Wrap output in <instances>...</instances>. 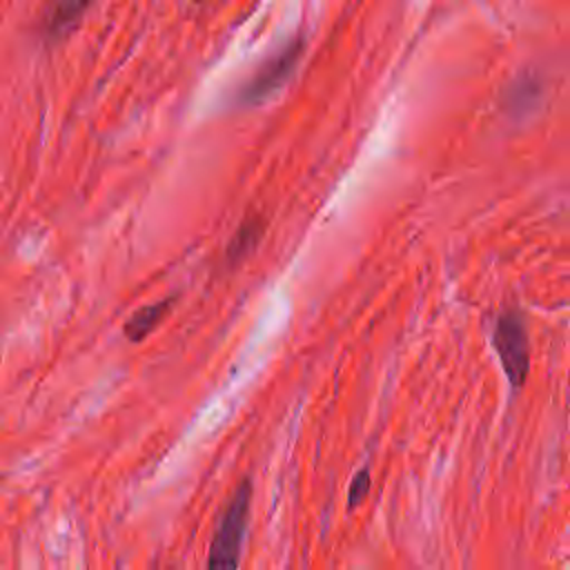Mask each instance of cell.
Masks as SVG:
<instances>
[{"label": "cell", "mask_w": 570, "mask_h": 570, "mask_svg": "<svg viewBox=\"0 0 570 570\" xmlns=\"http://www.w3.org/2000/svg\"><path fill=\"white\" fill-rule=\"evenodd\" d=\"M249 497H252V485L249 481H243L220 514V521L216 525V532L209 546L207 566L212 568L238 566L240 546L247 528V514H249Z\"/></svg>", "instance_id": "cell-1"}, {"label": "cell", "mask_w": 570, "mask_h": 570, "mask_svg": "<svg viewBox=\"0 0 570 570\" xmlns=\"http://www.w3.org/2000/svg\"><path fill=\"white\" fill-rule=\"evenodd\" d=\"M303 53V42L296 38L287 42L278 53H274L267 62H263L256 73L243 85L238 91V102L243 105H258L274 96L292 76Z\"/></svg>", "instance_id": "cell-2"}, {"label": "cell", "mask_w": 570, "mask_h": 570, "mask_svg": "<svg viewBox=\"0 0 570 570\" xmlns=\"http://www.w3.org/2000/svg\"><path fill=\"white\" fill-rule=\"evenodd\" d=\"M494 347L499 352L501 365L512 385L525 381L530 358H528V334L523 321L517 312H508L497 321L494 327Z\"/></svg>", "instance_id": "cell-3"}, {"label": "cell", "mask_w": 570, "mask_h": 570, "mask_svg": "<svg viewBox=\"0 0 570 570\" xmlns=\"http://www.w3.org/2000/svg\"><path fill=\"white\" fill-rule=\"evenodd\" d=\"M94 0H53L47 18H45V31L49 38L60 40L65 38L76 24L78 20L85 16V11L89 9Z\"/></svg>", "instance_id": "cell-4"}, {"label": "cell", "mask_w": 570, "mask_h": 570, "mask_svg": "<svg viewBox=\"0 0 570 570\" xmlns=\"http://www.w3.org/2000/svg\"><path fill=\"white\" fill-rule=\"evenodd\" d=\"M169 307H171V298H163L158 303H149V305L140 307L125 323V336L129 341H142L151 330L158 327V323L169 312Z\"/></svg>", "instance_id": "cell-5"}, {"label": "cell", "mask_w": 570, "mask_h": 570, "mask_svg": "<svg viewBox=\"0 0 570 570\" xmlns=\"http://www.w3.org/2000/svg\"><path fill=\"white\" fill-rule=\"evenodd\" d=\"M261 223H258V218H249V220H245L240 227H238V232H236V236L232 238V243L227 245V258H229V263H236V261H240V258H245L254 247H256V243H258V238H261Z\"/></svg>", "instance_id": "cell-6"}, {"label": "cell", "mask_w": 570, "mask_h": 570, "mask_svg": "<svg viewBox=\"0 0 570 570\" xmlns=\"http://www.w3.org/2000/svg\"><path fill=\"white\" fill-rule=\"evenodd\" d=\"M367 490H370V472H367V470H361V472L354 476V481H352V485H350V492H347V503H350V508L358 505V503L365 499Z\"/></svg>", "instance_id": "cell-7"}]
</instances>
